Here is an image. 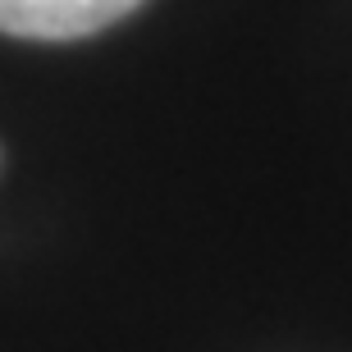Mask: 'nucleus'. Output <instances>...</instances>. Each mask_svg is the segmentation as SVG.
Wrapping results in <instances>:
<instances>
[{
    "instance_id": "1",
    "label": "nucleus",
    "mask_w": 352,
    "mask_h": 352,
    "mask_svg": "<svg viewBox=\"0 0 352 352\" xmlns=\"http://www.w3.org/2000/svg\"><path fill=\"white\" fill-rule=\"evenodd\" d=\"M142 0H0V32L28 41H74L119 23Z\"/></svg>"
}]
</instances>
